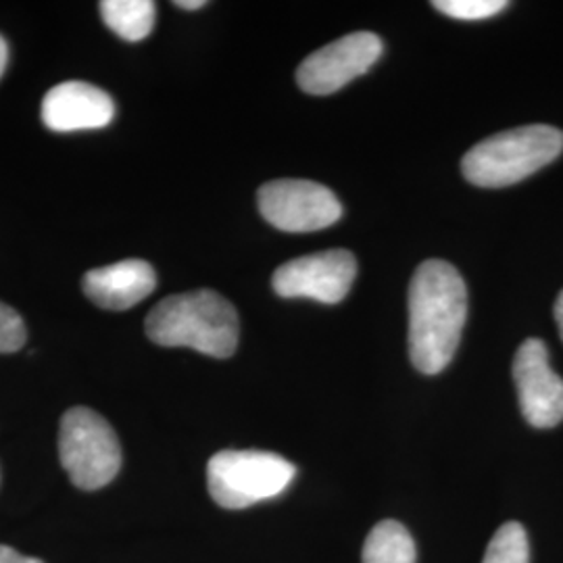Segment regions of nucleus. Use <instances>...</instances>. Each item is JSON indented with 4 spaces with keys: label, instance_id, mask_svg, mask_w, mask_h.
I'll use <instances>...</instances> for the list:
<instances>
[{
    "label": "nucleus",
    "instance_id": "obj_1",
    "mask_svg": "<svg viewBox=\"0 0 563 563\" xmlns=\"http://www.w3.org/2000/svg\"><path fill=\"white\" fill-rule=\"evenodd\" d=\"M467 320L462 274L443 260L423 262L409 284V357L426 376L441 374L455 357Z\"/></svg>",
    "mask_w": 563,
    "mask_h": 563
},
{
    "label": "nucleus",
    "instance_id": "obj_2",
    "mask_svg": "<svg viewBox=\"0 0 563 563\" xmlns=\"http://www.w3.org/2000/svg\"><path fill=\"white\" fill-rule=\"evenodd\" d=\"M146 336L159 346H188L228 360L239 346V313L216 290H192L157 302L144 322Z\"/></svg>",
    "mask_w": 563,
    "mask_h": 563
},
{
    "label": "nucleus",
    "instance_id": "obj_3",
    "mask_svg": "<svg viewBox=\"0 0 563 563\" xmlns=\"http://www.w3.org/2000/svg\"><path fill=\"white\" fill-rule=\"evenodd\" d=\"M562 151V130L532 123L478 142L465 153L462 172L465 180L474 186L505 188L555 162Z\"/></svg>",
    "mask_w": 563,
    "mask_h": 563
},
{
    "label": "nucleus",
    "instance_id": "obj_4",
    "mask_svg": "<svg viewBox=\"0 0 563 563\" xmlns=\"http://www.w3.org/2000/svg\"><path fill=\"white\" fill-rule=\"evenodd\" d=\"M295 476L292 463L267 451H220L207 465L209 495L223 509H244L274 499Z\"/></svg>",
    "mask_w": 563,
    "mask_h": 563
},
{
    "label": "nucleus",
    "instance_id": "obj_5",
    "mask_svg": "<svg viewBox=\"0 0 563 563\" xmlns=\"http://www.w3.org/2000/svg\"><path fill=\"white\" fill-rule=\"evenodd\" d=\"M59 457L71 483L81 490H99L120 474V439L95 409L71 407L60 418Z\"/></svg>",
    "mask_w": 563,
    "mask_h": 563
},
{
    "label": "nucleus",
    "instance_id": "obj_6",
    "mask_svg": "<svg viewBox=\"0 0 563 563\" xmlns=\"http://www.w3.org/2000/svg\"><path fill=\"white\" fill-rule=\"evenodd\" d=\"M263 220L284 232H316L339 222L342 205L336 195L311 180H274L257 192Z\"/></svg>",
    "mask_w": 563,
    "mask_h": 563
},
{
    "label": "nucleus",
    "instance_id": "obj_7",
    "mask_svg": "<svg viewBox=\"0 0 563 563\" xmlns=\"http://www.w3.org/2000/svg\"><path fill=\"white\" fill-rule=\"evenodd\" d=\"M357 276L355 255L344 249H332L284 263L272 286L284 299H313L336 305L341 302Z\"/></svg>",
    "mask_w": 563,
    "mask_h": 563
},
{
    "label": "nucleus",
    "instance_id": "obj_8",
    "mask_svg": "<svg viewBox=\"0 0 563 563\" xmlns=\"http://www.w3.org/2000/svg\"><path fill=\"white\" fill-rule=\"evenodd\" d=\"M383 51V41L372 32L349 34L302 60L297 81L307 95L323 97L339 92L380 59Z\"/></svg>",
    "mask_w": 563,
    "mask_h": 563
},
{
    "label": "nucleus",
    "instance_id": "obj_9",
    "mask_svg": "<svg viewBox=\"0 0 563 563\" xmlns=\"http://www.w3.org/2000/svg\"><path fill=\"white\" fill-rule=\"evenodd\" d=\"M514 380L526 422L553 428L563 422V380L549 365L547 344L528 339L516 353Z\"/></svg>",
    "mask_w": 563,
    "mask_h": 563
},
{
    "label": "nucleus",
    "instance_id": "obj_10",
    "mask_svg": "<svg viewBox=\"0 0 563 563\" xmlns=\"http://www.w3.org/2000/svg\"><path fill=\"white\" fill-rule=\"evenodd\" d=\"M115 118L113 99L88 81H63L42 101V121L53 132L99 130Z\"/></svg>",
    "mask_w": 563,
    "mask_h": 563
},
{
    "label": "nucleus",
    "instance_id": "obj_11",
    "mask_svg": "<svg viewBox=\"0 0 563 563\" xmlns=\"http://www.w3.org/2000/svg\"><path fill=\"white\" fill-rule=\"evenodd\" d=\"M157 286V274L151 263L123 260L90 269L84 280V295L109 311H125L144 301Z\"/></svg>",
    "mask_w": 563,
    "mask_h": 563
},
{
    "label": "nucleus",
    "instance_id": "obj_12",
    "mask_svg": "<svg viewBox=\"0 0 563 563\" xmlns=\"http://www.w3.org/2000/svg\"><path fill=\"white\" fill-rule=\"evenodd\" d=\"M104 25L128 42H141L153 32L157 4L153 0H102Z\"/></svg>",
    "mask_w": 563,
    "mask_h": 563
},
{
    "label": "nucleus",
    "instance_id": "obj_13",
    "mask_svg": "<svg viewBox=\"0 0 563 563\" xmlns=\"http://www.w3.org/2000/svg\"><path fill=\"white\" fill-rule=\"evenodd\" d=\"M416 543L395 520L376 523L363 544V563H416Z\"/></svg>",
    "mask_w": 563,
    "mask_h": 563
},
{
    "label": "nucleus",
    "instance_id": "obj_14",
    "mask_svg": "<svg viewBox=\"0 0 563 563\" xmlns=\"http://www.w3.org/2000/svg\"><path fill=\"white\" fill-rule=\"evenodd\" d=\"M483 563H530V544L522 523H504L490 539Z\"/></svg>",
    "mask_w": 563,
    "mask_h": 563
},
{
    "label": "nucleus",
    "instance_id": "obj_15",
    "mask_svg": "<svg viewBox=\"0 0 563 563\" xmlns=\"http://www.w3.org/2000/svg\"><path fill=\"white\" fill-rule=\"evenodd\" d=\"M507 2L505 0H437L434 9L444 15L462 21L488 20L501 13Z\"/></svg>",
    "mask_w": 563,
    "mask_h": 563
},
{
    "label": "nucleus",
    "instance_id": "obj_16",
    "mask_svg": "<svg viewBox=\"0 0 563 563\" xmlns=\"http://www.w3.org/2000/svg\"><path fill=\"white\" fill-rule=\"evenodd\" d=\"M27 341V330L20 313L0 302V353H15Z\"/></svg>",
    "mask_w": 563,
    "mask_h": 563
},
{
    "label": "nucleus",
    "instance_id": "obj_17",
    "mask_svg": "<svg viewBox=\"0 0 563 563\" xmlns=\"http://www.w3.org/2000/svg\"><path fill=\"white\" fill-rule=\"evenodd\" d=\"M0 563H44L42 560L36 558H25L21 555L20 551L7 547V544H0Z\"/></svg>",
    "mask_w": 563,
    "mask_h": 563
},
{
    "label": "nucleus",
    "instance_id": "obj_18",
    "mask_svg": "<svg viewBox=\"0 0 563 563\" xmlns=\"http://www.w3.org/2000/svg\"><path fill=\"white\" fill-rule=\"evenodd\" d=\"M553 316H555V322H558V328H560V334H562L563 339V290L562 292H560L558 301H555V309H553Z\"/></svg>",
    "mask_w": 563,
    "mask_h": 563
},
{
    "label": "nucleus",
    "instance_id": "obj_19",
    "mask_svg": "<svg viewBox=\"0 0 563 563\" xmlns=\"http://www.w3.org/2000/svg\"><path fill=\"white\" fill-rule=\"evenodd\" d=\"M7 63H9V46H7V41L0 36V78L7 69Z\"/></svg>",
    "mask_w": 563,
    "mask_h": 563
},
{
    "label": "nucleus",
    "instance_id": "obj_20",
    "mask_svg": "<svg viewBox=\"0 0 563 563\" xmlns=\"http://www.w3.org/2000/svg\"><path fill=\"white\" fill-rule=\"evenodd\" d=\"M174 4L180 7V9H186V11H197V9H202L207 2L205 0H178Z\"/></svg>",
    "mask_w": 563,
    "mask_h": 563
}]
</instances>
